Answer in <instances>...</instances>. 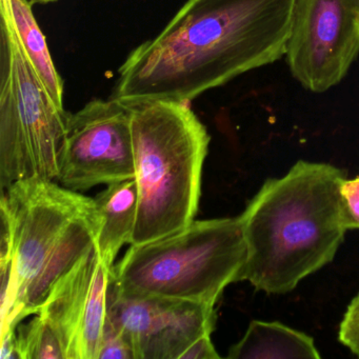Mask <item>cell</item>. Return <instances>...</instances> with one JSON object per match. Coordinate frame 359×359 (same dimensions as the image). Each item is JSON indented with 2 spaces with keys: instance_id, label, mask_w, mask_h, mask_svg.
<instances>
[{
  "instance_id": "obj_18",
  "label": "cell",
  "mask_w": 359,
  "mask_h": 359,
  "mask_svg": "<svg viewBox=\"0 0 359 359\" xmlns=\"http://www.w3.org/2000/svg\"><path fill=\"white\" fill-rule=\"evenodd\" d=\"M220 355L212 344L211 334H205L197 338L180 359H218Z\"/></svg>"
},
{
  "instance_id": "obj_14",
  "label": "cell",
  "mask_w": 359,
  "mask_h": 359,
  "mask_svg": "<svg viewBox=\"0 0 359 359\" xmlns=\"http://www.w3.org/2000/svg\"><path fill=\"white\" fill-rule=\"evenodd\" d=\"M15 329V344L20 359H65L60 338L39 314Z\"/></svg>"
},
{
  "instance_id": "obj_11",
  "label": "cell",
  "mask_w": 359,
  "mask_h": 359,
  "mask_svg": "<svg viewBox=\"0 0 359 359\" xmlns=\"http://www.w3.org/2000/svg\"><path fill=\"white\" fill-rule=\"evenodd\" d=\"M95 199L100 216V228L96 247L100 257L109 266L123 245H131L137 220L138 190L135 180L109 184Z\"/></svg>"
},
{
  "instance_id": "obj_6",
  "label": "cell",
  "mask_w": 359,
  "mask_h": 359,
  "mask_svg": "<svg viewBox=\"0 0 359 359\" xmlns=\"http://www.w3.org/2000/svg\"><path fill=\"white\" fill-rule=\"evenodd\" d=\"M69 113L50 96L0 4V188L57 180Z\"/></svg>"
},
{
  "instance_id": "obj_16",
  "label": "cell",
  "mask_w": 359,
  "mask_h": 359,
  "mask_svg": "<svg viewBox=\"0 0 359 359\" xmlns=\"http://www.w3.org/2000/svg\"><path fill=\"white\" fill-rule=\"evenodd\" d=\"M338 340L359 358V292L346 308L340 323Z\"/></svg>"
},
{
  "instance_id": "obj_10",
  "label": "cell",
  "mask_w": 359,
  "mask_h": 359,
  "mask_svg": "<svg viewBox=\"0 0 359 359\" xmlns=\"http://www.w3.org/2000/svg\"><path fill=\"white\" fill-rule=\"evenodd\" d=\"M113 266L94 245L52 287L37 314L60 338L65 359H98Z\"/></svg>"
},
{
  "instance_id": "obj_4",
  "label": "cell",
  "mask_w": 359,
  "mask_h": 359,
  "mask_svg": "<svg viewBox=\"0 0 359 359\" xmlns=\"http://www.w3.org/2000/svg\"><path fill=\"white\" fill-rule=\"evenodd\" d=\"M127 106L138 190L131 245H142L194 222L211 137L189 102L144 100Z\"/></svg>"
},
{
  "instance_id": "obj_7",
  "label": "cell",
  "mask_w": 359,
  "mask_h": 359,
  "mask_svg": "<svg viewBox=\"0 0 359 359\" xmlns=\"http://www.w3.org/2000/svg\"><path fill=\"white\" fill-rule=\"evenodd\" d=\"M133 135L129 107L94 98L69 113L56 182L83 192L100 184L134 180Z\"/></svg>"
},
{
  "instance_id": "obj_8",
  "label": "cell",
  "mask_w": 359,
  "mask_h": 359,
  "mask_svg": "<svg viewBox=\"0 0 359 359\" xmlns=\"http://www.w3.org/2000/svg\"><path fill=\"white\" fill-rule=\"evenodd\" d=\"M359 54V0H295L287 57L304 89L340 83Z\"/></svg>"
},
{
  "instance_id": "obj_3",
  "label": "cell",
  "mask_w": 359,
  "mask_h": 359,
  "mask_svg": "<svg viewBox=\"0 0 359 359\" xmlns=\"http://www.w3.org/2000/svg\"><path fill=\"white\" fill-rule=\"evenodd\" d=\"M1 336L39 313L55 283L96 245L95 199L55 180L1 190Z\"/></svg>"
},
{
  "instance_id": "obj_13",
  "label": "cell",
  "mask_w": 359,
  "mask_h": 359,
  "mask_svg": "<svg viewBox=\"0 0 359 359\" xmlns=\"http://www.w3.org/2000/svg\"><path fill=\"white\" fill-rule=\"evenodd\" d=\"M11 18L20 46L52 100L64 108V81L56 70L51 53L33 13L31 0H0Z\"/></svg>"
},
{
  "instance_id": "obj_5",
  "label": "cell",
  "mask_w": 359,
  "mask_h": 359,
  "mask_svg": "<svg viewBox=\"0 0 359 359\" xmlns=\"http://www.w3.org/2000/svg\"><path fill=\"white\" fill-rule=\"evenodd\" d=\"M247 243L241 218L194 220L180 232L131 245L112 268L123 293L215 306L230 283L241 281Z\"/></svg>"
},
{
  "instance_id": "obj_1",
  "label": "cell",
  "mask_w": 359,
  "mask_h": 359,
  "mask_svg": "<svg viewBox=\"0 0 359 359\" xmlns=\"http://www.w3.org/2000/svg\"><path fill=\"white\" fill-rule=\"evenodd\" d=\"M295 0H189L130 53L111 98L189 102L287 53Z\"/></svg>"
},
{
  "instance_id": "obj_2",
  "label": "cell",
  "mask_w": 359,
  "mask_h": 359,
  "mask_svg": "<svg viewBox=\"0 0 359 359\" xmlns=\"http://www.w3.org/2000/svg\"><path fill=\"white\" fill-rule=\"evenodd\" d=\"M344 170L299 161L266 180L239 215L247 243L241 281L287 294L333 262L344 241L340 186Z\"/></svg>"
},
{
  "instance_id": "obj_19",
  "label": "cell",
  "mask_w": 359,
  "mask_h": 359,
  "mask_svg": "<svg viewBox=\"0 0 359 359\" xmlns=\"http://www.w3.org/2000/svg\"><path fill=\"white\" fill-rule=\"evenodd\" d=\"M33 4H41V5H46V4L54 3L56 0H31Z\"/></svg>"
},
{
  "instance_id": "obj_12",
  "label": "cell",
  "mask_w": 359,
  "mask_h": 359,
  "mask_svg": "<svg viewBox=\"0 0 359 359\" xmlns=\"http://www.w3.org/2000/svg\"><path fill=\"white\" fill-rule=\"evenodd\" d=\"M231 359L320 358L314 339L278 321L253 320L229 350Z\"/></svg>"
},
{
  "instance_id": "obj_9",
  "label": "cell",
  "mask_w": 359,
  "mask_h": 359,
  "mask_svg": "<svg viewBox=\"0 0 359 359\" xmlns=\"http://www.w3.org/2000/svg\"><path fill=\"white\" fill-rule=\"evenodd\" d=\"M107 318L135 359H180L201 336L215 329V306L121 292L111 277Z\"/></svg>"
},
{
  "instance_id": "obj_17",
  "label": "cell",
  "mask_w": 359,
  "mask_h": 359,
  "mask_svg": "<svg viewBox=\"0 0 359 359\" xmlns=\"http://www.w3.org/2000/svg\"><path fill=\"white\" fill-rule=\"evenodd\" d=\"M98 359H135L133 351L123 336L107 318Z\"/></svg>"
},
{
  "instance_id": "obj_15",
  "label": "cell",
  "mask_w": 359,
  "mask_h": 359,
  "mask_svg": "<svg viewBox=\"0 0 359 359\" xmlns=\"http://www.w3.org/2000/svg\"><path fill=\"white\" fill-rule=\"evenodd\" d=\"M340 210L344 228L359 230V175L341 182Z\"/></svg>"
}]
</instances>
